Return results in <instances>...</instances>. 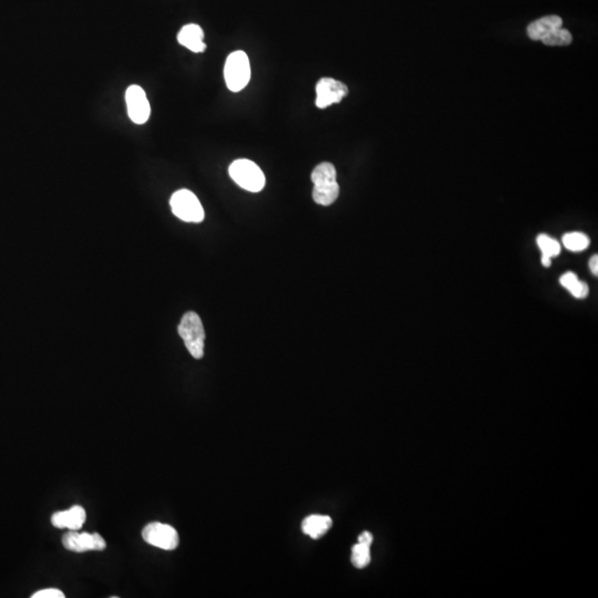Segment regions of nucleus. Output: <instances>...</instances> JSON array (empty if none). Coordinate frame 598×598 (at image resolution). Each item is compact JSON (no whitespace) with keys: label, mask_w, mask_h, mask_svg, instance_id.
Returning <instances> with one entry per match:
<instances>
[{"label":"nucleus","mask_w":598,"mask_h":598,"mask_svg":"<svg viewBox=\"0 0 598 598\" xmlns=\"http://www.w3.org/2000/svg\"><path fill=\"white\" fill-rule=\"evenodd\" d=\"M142 538L150 545L165 550H175L180 543L176 529L160 522H152L146 525L142 531Z\"/></svg>","instance_id":"obj_6"},{"label":"nucleus","mask_w":598,"mask_h":598,"mask_svg":"<svg viewBox=\"0 0 598 598\" xmlns=\"http://www.w3.org/2000/svg\"><path fill=\"white\" fill-rule=\"evenodd\" d=\"M230 178L242 188L253 193L262 191L265 188L264 173L256 163L246 159L236 160L228 169Z\"/></svg>","instance_id":"obj_3"},{"label":"nucleus","mask_w":598,"mask_h":598,"mask_svg":"<svg viewBox=\"0 0 598 598\" xmlns=\"http://www.w3.org/2000/svg\"><path fill=\"white\" fill-rule=\"evenodd\" d=\"M64 548L76 553H83L88 550H104L106 548V541L98 533H78L70 531L62 538Z\"/></svg>","instance_id":"obj_9"},{"label":"nucleus","mask_w":598,"mask_h":598,"mask_svg":"<svg viewBox=\"0 0 598 598\" xmlns=\"http://www.w3.org/2000/svg\"><path fill=\"white\" fill-rule=\"evenodd\" d=\"M567 291H569V293H571L575 298H585L588 295L587 284L584 283V281H580V279H578V281H575L572 286L569 287Z\"/></svg>","instance_id":"obj_18"},{"label":"nucleus","mask_w":598,"mask_h":598,"mask_svg":"<svg viewBox=\"0 0 598 598\" xmlns=\"http://www.w3.org/2000/svg\"><path fill=\"white\" fill-rule=\"evenodd\" d=\"M538 245L541 251H542L543 255L550 257V258L557 256L559 254V251H561V246H559V242L552 239L550 236L545 235V234L538 235Z\"/></svg>","instance_id":"obj_16"},{"label":"nucleus","mask_w":598,"mask_h":598,"mask_svg":"<svg viewBox=\"0 0 598 598\" xmlns=\"http://www.w3.org/2000/svg\"><path fill=\"white\" fill-rule=\"evenodd\" d=\"M173 214L188 223H201L204 220V209L195 194L188 190L175 192L169 200Z\"/></svg>","instance_id":"obj_5"},{"label":"nucleus","mask_w":598,"mask_h":598,"mask_svg":"<svg viewBox=\"0 0 598 598\" xmlns=\"http://www.w3.org/2000/svg\"><path fill=\"white\" fill-rule=\"evenodd\" d=\"M333 525V520L328 515H310L303 521L302 529L304 534L314 540H318L328 532Z\"/></svg>","instance_id":"obj_13"},{"label":"nucleus","mask_w":598,"mask_h":598,"mask_svg":"<svg viewBox=\"0 0 598 598\" xmlns=\"http://www.w3.org/2000/svg\"><path fill=\"white\" fill-rule=\"evenodd\" d=\"M224 78L228 89L233 92H239L249 85L251 79V64L246 53L244 51L230 53L226 59Z\"/></svg>","instance_id":"obj_4"},{"label":"nucleus","mask_w":598,"mask_h":598,"mask_svg":"<svg viewBox=\"0 0 598 598\" xmlns=\"http://www.w3.org/2000/svg\"><path fill=\"white\" fill-rule=\"evenodd\" d=\"M204 32L199 25L190 24L183 27L179 32L178 41L183 47L193 53H204L207 45L204 43Z\"/></svg>","instance_id":"obj_12"},{"label":"nucleus","mask_w":598,"mask_h":598,"mask_svg":"<svg viewBox=\"0 0 598 598\" xmlns=\"http://www.w3.org/2000/svg\"><path fill=\"white\" fill-rule=\"evenodd\" d=\"M87 513L83 506H74L67 511L57 512L51 516V523L57 529L78 531L85 524Z\"/></svg>","instance_id":"obj_10"},{"label":"nucleus","mask_w":598,"mask_h":598,"mask_svg":"<svg viewBox=\"0 0 598 598\" xmlns=\"http://www.w3.org/2000/svg\"><path fill=\"white\" fill-rule=\"evenodd\" d=\"M564 246L571 251H582L587 249L590 245V239L585 234L580 232L567 233L563 236Z\"/></svg>","instance_id":"obj_14"},{"label":"nucleus","mask_w":598,"mask_h":598,"mask_svg":"<svg viewBox=\"0 0 598 598\" xmlns=\"http://www.w3.org/2000/svg\"><path fill=\"white\" fill-rule=\"evenodd\" d=\"M32 598H64V594L56 588L39 590L32 596Z\"/></svg>","instance_id":"obj_19"},{"label":"nucleus","mask_w":598,"mask_h":598,"mask_svg":"<svg viewBox=\"0 0 598 598\" xmlns=\"http://www.w3.org/2000/svg\"><path fill=\"white\" fill-rule=\"evenodd\" d=\"M590 268L592 270V273L594 275H598V256L595 255V256L592 257L590 260Z\"/></svg>","instance_id":"obj_21"},{"label":"nucleus","mask_w":598,"mask_h":598,"mask_svg":"<svg viewBox=\"0 0 598 598\" xmlns=\"http://www.w3.org/2000/svg\"><path fill=\"white\" fill-rule=\"evenodd\" d=\"M312 181L314 183L312 199L315 203L329 207L336 202L339 196V186L334 165L328 162L318 165L312 171Z\"/></svg>","instance_id":"obj_1"},{"label":"nucleus","mask_w":598,"mask_h":598,"mask_svg":"<svg viewBox=\"0 0 598 598\" xmlns=\"http://www.w3.org/2000/svg\"><path fill=\"white\" fill-rule=\"evenodd\" d=\"M542 264L544 265L545 267H548V266H550V257L544 256V255H543Z\"/></svg>","instance_id":"obj_22"},{"label":"nucleus","mask_w":598,"mask_h":598,"mask_svg":"<svg viewBox=\"0 0 598 598\" xmlns=\"http://www.w3.org/2000/svg\"><path fill=\"white\" fill-rule=\"evenodd\" d=\"M373 535L369 532H363L359 535V538H358V543H361V544H365V545L370 546L373 544Z\"/></svg>","instance_id":"obj_20"},{"label":"nucleus","mask_w":598,"mask_h":598,"mask_svg":"<svg viewBox=\"0 0 598 598\" xmlns=\"http://www.w3.org/2000/svg\"><path fill=\"white\" fill-rule=\"evenodd\" d=\"M370 546L358 543L352 548V563L357 569H363L370 563Z\"/></svg>","instance_id":"obj_15"},{"label":"nucleus","mask_w":598,"mask_h":598,"mask_svg":"<svg viewBox=\"0 0 598 598\" xmlns=\"http://www.w3.org/2000/svg\"><path fill=\"white\" fill-rule=\"evenodd\" d=\"M542 41L546 46H569L572 43L573 37L569 30L559 28L544 38Z\"/></svg>","instance_id":"obj_17"},{"label":"nucleus","mask_w":598,"mask_h":598,"mask_svg":"<svg viewBox=\"0 0 598 598\" xmlns=\"http://www.w3.org/2000/svg\"><path fill=\"white\" fill-rule=\"evenodd\" d=\"M563 26V20L561 17L556 15L543 17L535 22H531L527 27V36L534 41L543 40L548 37L552 32L559 29Z\"/></svg>","instance_id":"obj_11"},{"label":"nucleus","mask_w":598,"mask_h":598,"mask_svg":"<svg viewBox=\"0 0 598 598\" xmlns=\"http://www.w3.org/2000/svg\"><path fill=\"white\" fill-rule=\"evenodd\" d=\"M316 106L319 109L328 108L339 104L348 95V88L345 83L333 78H323L316 85Z\"/></svg>","instance_id":"obj_8"},{"label":"nucleus","mask_w":598,"mask_h":598,"mask_svg":"<svg viewBox=\"0 0 598 598\" xmlns=\"http://www.w3.org/2000/svg\"><path fill=\"white\" fill-rule=\"evenodd\" d=\"M178 331L192 357L202 359L204 356L205 331L200 316L194 312H186L182 317Z\"/></svg>","instance_id":"obj_2"},{"label":"nucleus","mask_w":598,"mask_h":598,"mask_svg":"<svg viewBox=\"0 0 598 598\" xmlns=\"http://www.w3.org/2000/svg\"><path fill=\"white\" fill-rule=\"evenodd\" d=\"M125 102L130 119L137 125H144L150 118L151 108L144 89L140 85H130L125 92Z\"/></svg>","instance_id":"obj_7"}]
</instances>
